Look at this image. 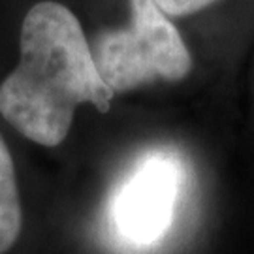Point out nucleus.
Here are the masks:
<instances>
[{
  "mask_svg": "<svg viewBox=\"0 0 254 254\" xmlns=\"http://www.w3.org/2000/svg\"><path fill=\"white\" fill-rule=\"evenodd\" d=\"M23 232V203L15 162L0 132V254L11 251Z\"/></svg>",
  "mask_w": 254,
  "mask_h": 254,
  "instance_id": "nucleus-4",
  "label": "nucleus"
},
{
  "mask_svg": "<svg viewBox=\"0 0 254 254\" xmlns=\"http://www.w3.org/2000/svg\"><path fill=\"white\" fill-rule=\"evenodd\" d=\"M113 96L72 9L55 0L30 6L17 64L0 81V117L28 141L53 149L70 134L77 106L108 113Z\"/></svg>",
  "mask_w": 254,
  "mask_h": 254,
  "instance_id": "nucleus-1",
  "label": "nucleus"
},
{
  "mask_svg": "<svg viewBox=\"0 0 254 254\" xmlns=\"http://www.w3.org/2000/svg\"><path fill=\"white\" fill-rule=\"evenodd\" d=\"M91 51L113 94L154 81H181L192 70L185 40L153 0H130L127 27L102 30Z\"/></svg>",
  "mask_w": 254,
  "mask_h": 254,
  "instance_id": "nucleus-2",
  "label": "nucleus"
},
{
  "mask_svg": "<svg viewBox=\"0 0 254 254\" xmlns=\"http://www.w3.org/2000/svg\"><path fill=\"white\" fill-rule=\"evenodd\" d=\"M187 181L189 170L173 151L141 154L109 196L108 224L115 243L137 253L160 245L175 224Z\"/></svg>",
  "mask_w": 254,
  "mask_h": 254,
  "instance_id": "nucleus-3",
  "label": "nucleus"
},
{
  "mask_svg": "<svg viewBox=\"0 0 254 254\" xmlns=\"http://www.w3.org/2000/svg\"><path fill=\"white\" fill-rule=\"evenodd\" d=\"M153 2L168 17H185L209 8L218 0H153Z\"/></svg>",
  "mask_w": 254,
  "mask_h": 254,
  "instance_id": "nucleus-5",
  "label": "nucleus"
}]
</instances>
